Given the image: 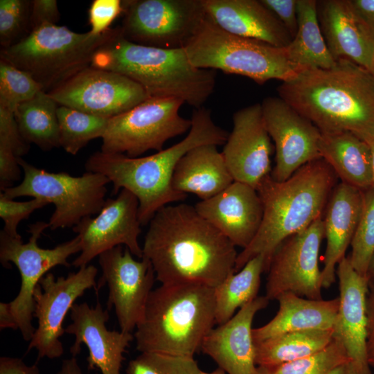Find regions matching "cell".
I'll use <instances>...</instances> for the list:
<instances>
[{
    "instance_id": "cell-1",
    "label": "cell",
    "mask_w": 374,
    "mask_h": 374,
    "mask_svg": "<svg viewBox=\"0 0 374 374\" xmlns=\"http://www.w3.org/2000/svg\"><path fill=\"white\" fill-rule=\"evenodd\" d=\"M142 249L161 284L213 288L235 272L238 255L226 236L184 203L166 205L154 214Z\"/></svg>"
},
{
    "instance_id": "cell-2",
    "label": "cell",
    "mask_w": 374,
    "mask_h": 374,
    "mask_svg": "<svg viewBox=\"0 0 374 374\" xmlns=\"http://www.w3.org/2000/svg\"><path fill=\"white\" fill-rule=\"evenodd\" d=\"M277 90L321 132L374 138V74L348 59H339L328 69L303 70Z\"/></svg>"
},
{
    "instance_id": "cell-3",
    "label": "cell",
    "mask_w": 374,
    "mask_h": 374,
    "mask_svg": "<svg viewBox=\"0 0 374 374\" xmlns=\"http://www.w3.org/2000/svg\"><path fill=\"white\" fill-rule=\"evenodd\" d=\"M191 127L179 142L157 152L141 157L98 151L86 161L87 172L105 175L112 184V194L124 188L138 199L139 219L141 226L150 222L162 207L184 200L187 195L175 191L171 185L175 168L190 150L202 145L226 143L229 133L213 120L211 111L202 107L195 109Z\"/></svg>"
},
{
    "instance_id": "cell-4",
    "label": "cell",
    "mask_w": 374,
    "mask_h": 374,
    "mask_svg": "<svg viewBox=\"0 0 374 374\" xmlns=\"http://www.w3.org/2000/svg\"><path fill=\"white\" fill-rule=\"evenodd\" d=\"M337 181L321 158L303 166L285 181H276L271 174L266 177L256 188L263 204L262 224L251 242L238 253L235 272L260 254L266 257L267 270L284 240L322 217Z\"/></svg>"
},
{
    "instance_id": "cell-5",
    "label": "cell",
    "mask_w": 374,
    "mask_h": 374,
    "mask_svg": "<svg viewBox=\"0 0 374 374\" xmlns=\"http://www.w3.org/2000/svg\"><path fill=\"white\" fill-rule=\"evenodd\" d=\"M91 66L122 74L141 85L149 98H177L195 109L213 93L215 70L199 69L184 48H161L126 39L116 33L93 55Z\"/></svg>"
},
{
    "instance_id": "cell-6",
    "label": "cell",
    "mask_w": 374,
    "mask_h": 374,
    "mask_svg": "<svg viewBox=\"0 0 374 374\" xmlns=\"http://www.w3.org/2000/svg\"><path fill=\"white\" fill-rule=\"evenodd\" d=\"M215 323L214 288L161 284L152 290L135 328L136 349L194 357Z\"/></svg>"
},
{
    "instance_id": "cell-7",
    "label": "cell",
    "mask_w": 374,
    "mask_h": 374,
    "mask_svg": "<svg viewBox=\"0 0 374 374\" xmlns=\"http://www.w3.org/2000/svg\"><path fill=\"white\" fill-rule=\"evenodd\" d=\"M117 27L94 35L64 26L44 24L18 43L1 48L0 59L30 74L49 93L91 66L96 51L116 33Z\"/></svg>"
},
{
    "instance_id": "cell-8",
    "label": "cell",
    "mask_w": 374,
    "mask_h": 374,
    "mask_svg": "<svg viewBox=\"0 0 374 374\" xmlns=\"http://www.w3.org/2000/svg\"><path fill=\"white\" fill-rule=\"evenodd\" d=\"M184 49L197 68L245 76L259 84L272 79L287 82L305 70L290 60L286 47L230 33L206 14Z\"/></svg>"
},
{
    "instance_id": "cell-9",
    "label": "cell",
    "mask_w": 374,
    "mask_h": 374,
    "mask_svg": "<svg viewBox=\"0 0 374 374\" xmlns=\"http://www.w3.org/2000/svg\"><path fill=\"white\" fill-rule=\"evenodd\" d=\"M24 177L15 186L2 192L11 199L19 197L39 198L53 204L48 226L51 230L74 227L83 219L98 214L103 208L110 183L105 175L86 172L81 176L51 172L18 157Z\"/></svg>"
},
{
    "instance_id": "cell-10",
    "label": "cell",
    "mask_w": 374,
    "mask_h": 374,
    "mask_svg": "<svg viewBox=\"0 0 374 374\" xmlns=\"http://www.w3.org/2000/svg\"><path fill=\"white\" fill-rule=\"evenodd\" d=\"M48 227V223L42 221L30 224V237L26 243L23 242L21 236H11L3 230L0 232L1 263L6 268L10 267V262L14 263L21 276L19 293L8 304L26 341H30L35 330L32 323L34 293L39 280L54 267H70L68 258L81 251L78 235L52 249L39 247L38 239Z\"/></svg>"
},
{
    "instance_id": "cell-11",
    "label": "cell",
    "mask_w": 374,
    "mask_h": 374,
    "mask_svg": "<svg viewBox=\"0 0 374 374\" xmlns=\"http://www.w3.org/2000/svg\"><path fill=\"white\" fill-rule=\"evenodd\" d=\"M184 102L152 97L109 119L101 138V150L139 157L149 150L160 151L167 141L189 131L191 120L180 116Z\"/></svg>"
},
{
    "instance_id": "cell-12",
    "label": "cell",
    "mask_w": 374,
    "mask_h": 374,
    "mask_svg": "<svg viewBox=\"0 0 374 374\" xmlns=\"http://www.w3.org/2000/svg\"><path fill=\"white\" fill-rule=\"evenodd\" d=\"M122 5V35L161 48H184L206 16L202 0H125Z\"/></svg>"
},
{
    "instance_id": "cell-13",
    "label": "cell",
    "mask_w": 374,
    "mask_h": 374,
    "mask_svg": "<svg viewBox=\"0 0 374 374\" xmlns=\"http://www.w3.org/2000/svg\"><path fill=\"white\" fill-rule=\"evenodd\" d=\"M323 238V221L320 217L279 245L267 270L265 296L269 301L287 292L309 299H323L319 254Z\"/></svg>"
},
{
    "instance_id": "cell-14",
    "label": "cell",
    "mask_w": 374,
    "mask_h": 374,
    "mask_svg": "<svg viewBox=\"0 0 374 374\" xmlns=\"http://www.w3.org/2000/svg\"><path fill=\"white\" fill-rule=\"evenodd\" d=\"M97 268L88 265L66 277L55 278L47 273L39 280L34 293V317L37 319L35 329L28 346L37 350V359H55L64 353L60 338L65 332L63 322L75 300L87 290L96 287Z\"/></svg>"
},
{
    "instance_id": "cell-15",
    "label": "cell",
    "mask_w": 374,
    "mask_h": 374,
    "mask_svg": "<svg viewBox=\"0 0 374 374\" xmlns=\"http://www.w3.org/2000/svg\"><path fill=\"white\" fill-rule=\"evenodd\" d=\"M98 262L102 276L96 292L107 284V310L114 307L121 331L132 333L143 317L152 291L156 279L152 265L145 256L135 260L129 249L123 245L102 253Z\"/></svg>"
},
{
    "instance_id": "cell-16",
    "label": "cell",
    "mask_w": 374,
    "mask_h": 374,
    "mask_svg": "<svg viewBox=\"0 0 374 374\" xmlns=\"http://www.w3.org/2000/svg\"><path fill=\"white\" fill-rule=\"evenodd\" d=\"M48 94L59 105L111 118L149 98L130 78L91 66L80 71Z\"/></svg>"
},
{
    "instance_id": "cell-17",
    "label": "cell",
    "mask_w": 374,
    "mask_h": 374,
    "mask_svg": "<svg viewBox=\"0 0 374 374\" xmlns=\"http://www.w3.org/2000/svg\"><path fill=\"white\" fill-rule=\"evenodd\" d=\"M139 202L130 191L121 189L115 198H107L95 217H88L73 227L80 238L81 251L72 262L82 267L102 253L124 245L133 256L143 257L139 242L141 224L139 219Z\"/></svg>"
},
{
    "instance_id": "cell-18",
    "label": "cell",
    "mask_w": 374,
    "mask_h": 374,
    "mask_svg": "<svg viewBox=\"0 0 374 374\" xmlns=\"http://www.w3.org/2000/svg\"><path fill=\"white\" fill-rule=\"evenodd\" d=\"M267 130L274 143L275 166L271 176L283 181L306 163L321 158V131L280 97L261 103Z\"/></svg>"
},
{
    "instance_id": "cell-19",
    "label": "cell",
    "mask_w": 374,
    "mask_h": 374,
    "mask_svg": "<svg viewBox=\"0 0 374 374\" xmlns=\"http://www.w3.org/2000/svg\"><path fill=\"white\" fill-rule=\"evenodd\" d=\"M233 124L222 154L233 180L256 189L271 172L273 149L261 103L235 112Z\"/></svg>"
},
{
    "instance_id": "cell-20",
    "label": "cell",
    "mask_w": 374,
    "mask_h": 374,
    "mask_svg": "<svg viewBox=\"0 0 374 374\" xmlns=\"http://www.w3.org/2000/svg\"><path fill=\"white\" fill-rule=\"evenodd\" d=\"M70 317L72 323L64 331L75 336L70 348L72 357L78 355L84 344L89 350V369L98 368L101 374H121L123 353L134 338L132 333L109 330L108 310H104L99 301L95 308L85 302L74 303Z\"/></svg>"
},
{
    "instance_id": "cell-21",
    "label": "cell",
    "mask_w": 374,
    "mask_h": 374,
    "mask_svg": "<svg viewBox=\"0 0 374 374\" xmlns=\"http://www.w3.org/2000/svg\"><path fill=\"white\" fill-rule=\"evenodd\" d=\"M336 275L339 296L334 337L342 342L362 373L371 374L367 355L368 278L357 272L346 256L338 263Z\"/></svg>"
},
{
    "instance_id": "cell-22",
    "label": "cell",
    "mask_w": 374,
    "mask_h": 374,
    "mask_svg": "<svg viewBox=\"0 0 374 374\" xmlns=\"http://www.w3.org/2000/svg\"><path fill=\"white\" fill-rule=\"evenodd\" d=\"M194 206L202 217L242 249L256 235L264 212L257 190L235 181L220 193L201 200Z\"/></svg>"
},
{
    "instance_id": "cell-23",
    "label": "cell",
    "mask_w": 374,
    "mask_h": 374,
    "mask_svg": "<svg viewBox=\"0 0 374 374\" xmlns=\"http://www.w3.org/2000/svg\"><path fill=\"white\" fill-rule=\"evenodd\" d=\"M269 301L265 296H258L229 320L213 328L204 339L201 351L226 374H257L252 323Z\"/></svg>"
},
{
    "instance_id": "cell-24",
    "label": "cell",
    "mask_w": 374,
    "mask_h": 374,
    "mask_svg": "<svg viewBox=\"0 0 374 374\" xmlns=\"http://www.w3.org/2000/svg\"><path fill=\"white\" fill-rule=\"evenodd\" d=\"M317 15L333 58L348 59L374 74V32L350 0L317 1Z\"/></svg>"
},
{
    "instance_id": "cell-25",
    "label": "cell",
    "mask_w": 374,
    "mask_h": 374,
    "mask_svg": "<svg viewBox=\"0 0 374 374\" xmlns=\"http://www.w3.org/2000/svg\"><path fill=\"white\" fill-rule=\"evenodd\" d=\"M206 15L233 35L286 47L292 40L286 28L260 1L202 0Z\"/></svg>"
},
{
    "instance_id": "cell-26",
    "label": "cell",
    "mask_w": 374,
    "mask_h": 374,
    "mask_svg": "<svg viewBox=\"0 0 374 374\" xmlns=\"http://www.w3.org/2000/svg\"><path fill=\"white\" fill-rule=\"evenodd\" d=\"M362 190L343 182L337 184L329 198L323 220L326 248L321 270L323 288L335 281L336 267L350 244L361 214Z\"/></svg>"
},
{
    "instance_id": "cell-27",
    "label": "cell",
    "mask_w": 374,
    "mask_h": 374,
    "mask_svg": "<svg viewBox=\"0 0 374 374\" xmlns=\"http://www.w3.org/2000/svg\"><path fill=\"white\" fill-rule=\"evenodd\" d=\"M276 300L279 308L266 324L253 328L255 344L286 332L306 330L333 329L339 308V298L314 300L287 292Z\"/></svg>"
},
{
    "instance_id": "cell-28",
    "label": "cell",
    "mask_w": 374,
    "mask_h": 374,
    "mask_svg": "<svg viewBox=\"0 0 374 374\" xmlns=\"http://www.w3.org/2000/svg\"><path fill=\"white\" fill-rule=\"evenodd\" d=\"M234 181L215 145H202L178 162L171 185L179 193H193L202 200L213 197Z\"/></svg>"
},
{
    "instance_id": "cell-29",
    "label": "cell",
    "mask_w": 374,
    "mask_h": 374,
    "mask_svg": "<svg viewBox=\"0 0 374 374\" xmlns=\"http://www.w3.org/2000/svg\"><path fill=\"white\" fill-rule=\"evenodd\" d=\"M319 154L341 182L362 191L373 187V159L367 142L348 131L321 132Z\"/></svg>"
},
{
    "instance_id": "cell-30",
    "label": "cell",
    "mask_w": 374,
    "mask_h": 374,
    "mask_svg": "<svg viewBox=\"0 0 374 374\" xmlns=\"http://www.w3.org/2000/svg\"><path fill=\"white\" fill-rule=\"evenodd\" d=\"M296 33L286 46L290 60L304 69H328L336 60L322 35L317 15V1L297 0Z\"/></svg>"
},
{
    "instance_id": "cell-31",
    "label": "cell",
    "mask_w": 374,
    "mask_h": 374,
    "mask_svg": "<svg viewBox=\"0 0 374 374\" xmlns=\"http://www.w3.org/2000/svg\"><path fill=\"white\" fill-rule=\"evenodd\" d=\"M59 105L44 91L21 103L15 115L23 138L44 151L60 148L57 108Z\"/></svg>"
},
{
    "instance_id": "cell-32",
    "label": "cell",
    "mask_w": 374,
    "mask_h": 374,
    "mask_svg": "<svg viewBox=\"0 0 374 374\" xmlns=\"http://www.w3.org/2000/svg\"><path fill=\"white\" fill-rule=\"evenodd\" d=\"M334 330H306L283 333L255 344L258 366H274L314 354L333 339Z\"/></svg>"
},
{
    "instance_id": "cell-33",
    "label": "cell",
    "mask_w": 374,
    "mask_h": 374,
    "mask_svg": "<svg viewBox=\"0 0 374 374\" xmlns=\"http://www.w3.org/2000/svg\"><path fill=\"white\" fill-rule=\"evenodd\" d=\"M266 270V257L258 255L214 288L216 324L225 323L236 310L258 296L261 274Z\"/></svg>"
},
{
    "instance_id": "cell-34",
    "label": "cell",
    "mask_w": 374,
    "mask_h": 374,
    "mask_svg": "<svg viewBox=\"0 0 374 374\" xmlns=\"http://www.w3.org/2000/svg\"><path fill=\"white\" fill-rule=\"evenodd\" d=\"M57 114L60 148L71 155H76L91 140L102 138L109 119L62 105Z\"/></svg>"
},
{
    "instance_id": "cell-35",
    "label": "cell",
    "mask_w": 374,
    "mask_h": 374,
    "mask_svg": "<svg viewBox=\"0 0 374 374\" xmlns=\"http://www.w3.org/2000/svg\"><path fill=\"white\" fill-rule=\"evenodd\" d=\"M350 360L342 342L333 337L326 347L314 354L278 365L258 366L257 374H328Z\"/></svg>"
},
{
    "instance_id": "cell-36",
    "label": "cell",
    "mask_w": 374,
    "mask_h": 374,
    "mask_svg": "<svg viewBox=\"0 0 374 374\" xmlns=\"http://www.w3.org/2000/svg\"><path fill=\"white\" fill-rule=\"evenodd\" d=\"M362 193V207L350 243L351 254L349 259L357 272L367 276L374 255V187Z\"/></svg>"
},
{
    "instance_id": "cell-37",
    "label": "cell",
    "mask_w": 374,
    "mask_h": 374,
    "mask_svg": "<svg viewBox=\"0 0 374 374\" xmlns=\"http://www.w3.org/2000/svg\"><path fill=\"white\" fill-rule=\"evenodd\" d=\"M40 91V85L30 74L0 59V107L15 112Z\"/></svg>"
},
{
    "instance_id": "cell-38",
    "label": "cell",
    "mask_w": 374,
    "mask_h": 374,
    "mask_svg": "<svg viewBox=\"0 0 374 374\" xmlns=\"http://www.w3.org/2000/svg\"><path fill=\"white\" fill-rule=\"evenodd\" d=\"M200 370L194 357L141 353L129 362L126 374H197Z\"/></svg>"
},
{
    "instance_id": "cell-39",
    "label": "cell",
    "mask_w": 374,
    "mask_h": 374,
    "mask_svg": "<svg viewBox=\"0 0 374 374\" xmlns=\"http://www.w3.org/2000/svg\"><path fill=\"white\" fill-rule=\"evenodd\" d=\"M31 1H0L1 48L12 46L28 35Z\"/></svg>"
},
{
    "instance_id": "cell-40",
    "label": "cell",
    "mask_w": 374,
    "mask_h": 374,
    "mask_svg": "<svg viewBox=\"0 0 374 374\" xmlns=\"http://www.w3.org/2000/svg\"><path fill=\"white\" fill-rule=\"evenodd\" d=\"M46 201L39 198H32L28 201H15L0 193V217L3 221V231L13 237L21 236L17 233V226L24 220L37 209L48 205Z\"/></svg>"
},
{
    "instance_id": "cell-41",
    "label": "cell",
    "mask_w": 374,
    "mask_h": 374,
    "mask_svg": "<svg viewBox=\"0 0 374 374\" xmlns=\"http://www.w3.org/2000/svg\"><path fill=\"white\" fill-rule=\"evenodd\" d=\"M0 146L8 148L17 157L27 154L30 147L21 134L15 112L2 107H0Z\"/></svg>"
},
{
    "instance_id": "cell-42",
    "label": "cell",
    "mask_w": 374,
    "mask_h": 374,
    "mask_svg": "<svg viewBox=\"0 0 374 374\" xmlns=\"http://www.w3.org/2000/svg\"><path fill=\"white\" fill-rule=\"evenodd\" d=\"M123 13L122 1L93 0L89 9V32L94 35L103 34L114 19Z\"/></svg>"
},
{
    "instance_id": "cell-43",
    "label": "cell",
    "mask_w": 374,
    "mask_h": 374,
    "mask_svg": "<svg viewBox=\"0 0 374 374\" xmlns=\"http://www.w3.org/2000/svg\"><path fill=\"white\" fill-rule=\"evenodd\" d=\"M60 18V12L56 0L31 1L30 33L44 24H56Z\"/></svg>"
},
{
    "instance_id": "cell-44",
    "label": "cell",
    "mask_w": 374,
    "mask_h": 374,
    "mask_svg": "<svg viewBox=\"0 0 374 374\" xmlns=\"http://www.w3.org/2000/svg\"><path fill=\"white\" fill-rule=\"evenodd\" d=\"M280 21L293 39L297 28V0H260Z\"/></svg>"
},
{
    "instance_id": "cell-45",
    "label": "cell",
    "mask_w": 374,
    "mask_h": 374,
    "mask_svg": "<svg viewBox=\"0 0 374 374\" xmlns=\"http://www.w3.org/2000/svg\"><path fill=\"white\" fill-rule=\"evenodd\" d=\"M12 151L0 146V189L1 191L12 186L15 181L21 177V170L18 160Z\"/></svg>"
},
{
    "instance_id": "cell-46",
    "label": "cell",
    "mask_w": 374,
    "mask_h": 374,
    "mask_svg": "<svg viewBox=\"0 0 374 374\" xmlns=\"http://www.w3.org/2000/svg\"><path fill=\"white\" fill-rule=\"evenodd\" d=\"M0 374H41L36 364L27 365L21 359L10 357L0 358Z\"/></svg>"
},
{
    "instance_id": "cell-47",
    "label": "cell",
    "mask_w": 374,
    "mask_h": 374,
    "mask_svg": "<svg viewBox=\"0 0 374 374\" xmlns=\"http://www.w3.org/2000/svg\"><path fill=\"white\" fill-rule=\"evenodd\" d=\"M370 287L367 297V355L369 366L374 367V284Z\"/></svg>"
},
{
    "instance_id": "cell-48",
    "label": "cell",
    "mask_w": 374,
    "mask_h": 374,
    "mask_svg": "<svg viewBox=\"0 0 374 374\" xmlns=\"http://www.w3.org/2000/svg\"><path fill=\"white\" fill-rule=\"evenodd\" d=\"M362 19L374 32V0H350Z\"/></svg>"
},
{
    "instance_id": "cell-49",
    "label": "cell",
    "mask_w": 374,
    "mask_h": 374,
    "mask_svg": "<svg viewBox=\"0 0 374 374\" xmlns=\"http://www.w3.org/2000/svg\"><path fill=\"white\" fill-rule=\"evenodd\" d=\"M19 329L17 323L10 309L8 303H0V329Z\"/></svg>"
},
{
    "instance_id": "cell-50",
    "label": "cell",
    "mask_w": 374,
    "mask_h": 374,
    "mask_svg": "<svg viewBox=\"0 0 374 374\" xmlns=\"http://www.w3.org/2000/svg\"><path fill=\"white\" fill-rule=\"evenodd\" d=\"M57 374H84L75 357L64 359Z\"/></svg>"
},
{
    "instance_id": "cell-51",
    "label": "cell",
    "mask_w": 374,
    "mask_h": 374,
    "mask_svg": "<svg viewBox=\"0 0 374 374\" xmlns=\"http://www.w3.org/2000/svg\"><path fill=\"white\" fill-rule=\"evenodd\" d=\"M328 374H363L357 365L352 361H348L332 369Z\"/></svg>"
},
{
    "instance_id": "cell-52",
    "label": "cell",
    "mask_w": 374,
    "mask_h": 374,
    "mask_svg": "<svg viewBox=\"0 0 374 374\" xmlns=\"http://www.w3.org/2000/svg\"><path fill=\"white\" fill-rule=\"evenodd\" d=\"M367 277L369 280V284H374V255L369 265V268L367 273Z\"/></svg>"
},
{
    "instance_id": "cell-53",
    "label": "cell",
    "mask_w": 374,
    "mask_h": 374,
    "mask_svg": "<svg viewBox=\"0 0 374 374\" xmlns=\"http://www.w3.org/2000/svg\"><path fill=\"white\" fill-rule=\"evenodd\" d=\"M368 143L371 147L372 152V159H373V187H374V138H371L365 141Z\"/></svg>"
},
{
    "instance_id": "cell-54",
    "label": "cell",
    "mask_w": 374,
    "mask_h": 374,
    "mask_svg": "<svg viewBox=\"0 0 374 374\" xmlns=\"http://www.w3.org/2000/svg\"><path fill=\"white\" fill-rule=\"evenodd\" d=\"M197 374H226L222 369L220 368H217L214 371L211 372H206L203 371L202 370L199 371V372Z\"/></svg>"
}]
</instances>
